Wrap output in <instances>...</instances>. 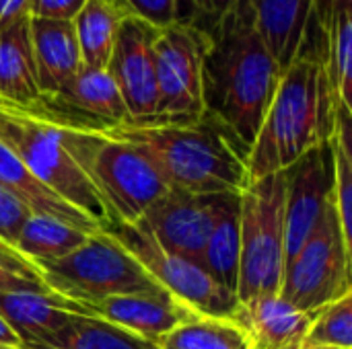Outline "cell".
<instances>
[{
  "instance_id": "6da1fadb",
  "label": "cell",
  "mask_w": 352,
  "mask_h": 349,
  "mask_svg": "<svg viewBox=\"0 0 352 349\" xmlns=\"http://www.w3.org/2000/svg\"><path fill=\"white\" fill-rule=\"evenodd\" d=\"M283 70L260 37L250 0H241L208 35L202 58V105L248 160Z\"/></svg>"
},
{
  "instance_id": "7a4b0ae2",
  "label": "cell",
  "mask_w": 352,
  "mask_h": 349,
  "mask_svg": "<svg viewBox=\"0 0 352 349\" xmlns=\"http://www.w3.org/2000/svg\"><path fill=\"white\" fill-rule=\"evenodd\" d=\"M340 109L324 72L322 49L303 43L299 56L283 72L248 154L250 181L283 173L311 148L328 144Z\"/></svg>"
},
{
  "instance_id": "3957f363",
  "label": "cell",
  "mask_w": 352,
  "mask_h": 349,
  "mask_svg": "<svg viewBox=\"0 0 352 349\" xmlns=\"http://www.w3.org/2000/svg\"><path fill=\"white\" fill-rule=\"evenodd\" d=\"M107 134L134 144L173 191L241 193L250 183L245 156L206 113L190 121L126 123Z\"/></svg>"
},
{
  "instance_id": "277c9868",
  "label": "cell",
  "mask_w": 352,
  "mask_h": 349,
  "mask_svg": "<svg viewBox=\"0 0 352 349\" xmlns=\"http://www.w3.org/2000/svg\"><path fill=\"white\" fill-rule=\"evenodd\" d=\"M97 134L70 128L39 103L14 105L0 99V142L56 195L109 230L107 210L87 173V158Z\"/></svg>"
},
{
  "instance_id": "5b68a950",
  "label": "cell",
  "mask_w": 352,
  "mask_h": 349,
  "mask_svg": "<svg viewBox=\"0 0 352 349\" xmlns=\"http://www.w3.org/2000/svg\"><path fill=\"white\" fill-rule=\"evenodd\" d=\"M35 269L52 292L89 306L111 296L163 290L109 230L93 232L76 251L35 263Z\"/></svg>"
},
{
  "instance_id": "8992f818",
  "label": "cell",
  "mask_w": 352,
  "mask_h": 349,
  "mask_svg": "<svg viewBox=\"0 0 352 349\" xmlns=\"http://www.w3.org/2000/svg\"><path fill=\"white\" fill-rule=\"evenodd\" d=\"M241 197V257L237 298L241 304L278 296L285 253V171L250 181Z\"/></svg>"
},
{
  "instance_id": "52a82bcc",
  "label": "cell",
  "mask_w": 352,
  "mask_h": 349,
  "mask_svg": "<svg viewBox=\"0 0 352 349\" xmlns=\"http://www.w3.org/2000/svg\"><path fill=\"white\" fill-rule=\"evenodd\" d=\"M352 245L344 239L330 202L324 220L301 251L285 265L278 296L303 313L316 315L352 292Z\"/></svg>"
},
{
  "instance_id": "ba28073f",
  "label": "cell",
  "mask_w": 352,
  "mask_h": 349,
  "mask_svg": "<svg viewBox=\"0 0 352 349\" xmlns=\"http://www.w3.org/2000/svg\"><path fill=\"white\" fill-rule=\"evenodd\" d=\"M87 173L107 210L111 228L138 222L169 191L153 163L134 144L111 134H97Z\"/></svg>"
},
{
  "instance_id": "9c48e42d",
  "label": "cell",
  "mask_w": 352,
  "mask_h": 349,
  "mask_svg": "<svg viewBox=\"0 0 352 349\" xmlns=\"http://www.w3.org/2000/svg\"><path fill=\"white\" fill-rule=\"evenodd\" d=\"M109 232L165 292L186 304L194 315L223 319L237 317L241 309L239 298L219 286L200 263L165 251L140 220L134 224L113 226Z\"/></svg>"
},
{
  "instance_id": "30bf717a",
  "label": "cell",
  "mask_w": 352,
  "mask_h": 349,
  "mask_svg": "<svg viewBox=\"0 0 352 349\" xmlns=\"http://www.w3.org/2000/svg\"><path fill=\"white\" fill-rule=\"evenodd\" d=\"M208 35L173 23L159 31L155 41L157 117L155 121H190L204 113L202 58Z\"/></svg>"
},
{
  "instance_id": "8fae6325",
  "label": "cell",
  "mask_w": 352,
  "mask_h": 349,
  "mask_svg": "<svg viewBox=\"0 0 352 349\" xmlns=\"http://www.w3.org/2000/svg\"><path fill=\"white\" fill-rule=\"evenodd\" d=\"M161 29L126 14L120 23L107 72L128 111V123H151L157 117L155 41Z\"/></svg>"
},
{
  "instance_id": "7c38bea8",
  "label": "cell",
  "mask_w": 352,
  "mask_h": 349,
  "mask_svg": "<svg viewBox=\"0 0 352 349\" xmlns=\"http://www.w3.org/2000/svg\"><path fill=\"white\" fill-rule=\"evenodd\" d=\"M332 202V144L305 152L285 171L287 263L316 232ZM285 263V265H287Z\"/></svg>"
},
{
  "instance_id": "4fadbf2b",
  "label": "cell",
  "mask_w": 352,
  "mask_h": 349,
  "mask_svg": "<svg viewBox=\"0 0 352 349\" xmlns=\"http://www.w3.org/2000/svg\"><path fill=\"white\" fill-rule=\"evenodd\" d=\"M39 105L58 121L95 134H107L126 125L128 111L107 70L80 66L78 72Z\"/></svg>"
},
{
  "instance_id": "5bb4252c",
  "label": "cell",
  "mask_w": 352,
  "mask_h": 349,
  "mask_svg": "<svg viewBox=\"0 0 352 349\" xmlns=\"http://www.w3.org/2000/svg\"><path fill=\"white\" fill-rule=\"evenodd\" d=\"M219 195H194L169 189L148 208L140 222L165 251L202 265Z\"/></svg>"
},
{
  "instance_id": "9a60e30c",
  "label": "cell",
  "mask_w": 352,
  "mask_h": 349,
  "mask_svg": "<svg viewBox=\"0 0 352 349\" xmlns=\"http://www.w3.org/2000/svg\"><path fill=\"white\" fill-rule=\"evenodd\" d=\"M0 317L21 337L23 346H35L58 333L72 317H97L89 304L64 298L50 288L0 292Z\"/></svg>"
},
{
  "instance_id": "2e32d148",
  "label": "cell",
  "mask_w": 352,
  "mask_h": 349,
  "mask_svg": "<svg viewBox=\"0 0 352 349\" xmlns=\"http://www.w3.org/2000/svg\"><path fill=\"white\" fill-rule=\"evenodd\" d=\"M93 313L146 341L157 344L177 325L196 317L186 304L165 290L111 296L91 304Z\"/></svg>"
},
{
  "instance_id": "e0dca14e",
  "label": "cell",
  "mask_w": 352,
  "mask_h": 349,
  "mask_svg": "<svg viewBox=\"0 0 352 349\" xmlns=\"http://www.w3.org/2000/svg\"><path fill=\"white\" fill-rule=\"evenodd\" d=\"M29 33L41 97L60 91L82 66L72 21L29 16Z\"/></svg>"
},
{
  "instance_id": "ac0fdd59",
  "label": "cell",
  "mask_w": 352,
  "mask_h": 349,
  "mask_svg": "<svg viewBox=\"0 0 352 349\" xmlns=\"http://www.w3.org/2000/svg\"><path fill=\"white\" fill-rule=\"evenodd\" d=\"M316 315L297 311L280 296H262L241 304L237 321L254 349H301Z\"/></svg>"
},
{
  "instance_id": "d6986e66",
  "label": "cell",
  "mask_w": 352,
  "mask_h": 349,
  "mask_svg": "<svg viewBox=\"0 0 352 349\" xmlns=\"http://www.w3.org/2000/svg\"><path fill=\"white\" fill-rule=\"evenodd\" d=\"M311 6L314 0H250L254 25L283 72L309 35Z\"/></svg>"
},
{
  "instance_id": "ffe728a7",
  "label": "cell",
  "mask_w": 352,
  "mask_h": 349,
  "mask_svg": "<svg viewBox=\"0 0 352 349\" xmlns=\"http://www.w3.org/2000/svg\"><path fill=\"white\" fill-rule=\"evenodd\" d=\"M0 189L14 195L33 214L56 218L60 222H66V224L76 226L87 232L103 230L91 218H87L82 212H78L68 202H64L60 195H56L45 183H41L23 165V160L2 142H0Z\"/></svg>"
},
{
  "instance_id": "44dd1931",
  "label": "cell",
  "mask_w": 352,
  "mask_h": 349,
  "mask_svg": "<svg viewBox=\"0 0 352 349\" xmlns=\"http://www.w3.org/2000/svg\"><path fill=\"white\" fill-rule=\"evenodd\" d=\"M241 197L239 193H221L214 222L202 253V267L206 274L237 296L239 257H241Z\"/></svg>"
},
{
  "instance_id": "7402d4cb",
  "label": "cell",
  "mask_w": 352,
  "mask_h": 349,
  "mask_svg": "<svg viewBox=\"0 0 352 349\" xmlns=\"http://www.w3.org/2000/svg\"><path fill=\"white\" fill-rule=\"evenodd\" d=\"M0 99L23 107L35 105L41 99L29 16L0 31Z\"/></svg>"
},
{
  "instance_id": "603a6c76",
  "label": "cell",
  "mask_w": 352,
  "mask_h": 349,
  "mask_svg": "<svg viewBox=\"0 0 352 349\" xmlns=\"http://www.w3.org/2000/svg\"><path fill=\"white\" fill-rule=\"evenodd\" d=\"M31 349H157L146 341L101 317H72L58 333L45 337Z\"/></svg>"
},
{
  "instance_id": "cb8c5ba5",
  "label": "cell",
  "mask_w": 352,
  "mask_h": 349,
  "mask_svg": "<svg viewBox=\"0 0 352 349\" xmlns=\"http://www.w3.org/2000/svg\"><path fill=\"white\" fill-rule=\"evenodd\" d=\"M126 12L105 0H87L74 16V33L82 66L105 70L113 51L116 35Z\"/></svg>"
},
{
  "instance_id": "d4e9b609",
  "label": "cell",
  "mask_w": 352,
  "mask_h": 349,
  "mask_svg": "<svg viewBox=\"0 0 352 349\" xmlns=\"http://www.w3.org/2000/svg\"><path fill=\"white\" fill-rule=\"evenodd\" d=\"M91 234L93 232L80 230L56 218L31 214L25 226L21 228V232L16 234L12 247L21 257H25L29 263L35 265L41 261H54L66 257L68 253L82 247Z\"/></svg>"
},
{
  "instance_id": "484cf974",
  "label": "cell",
  "mask_w": 352,
  "mask_h": 349,
  "mask_svg": "<svg viewBox=\"0 0 352 349\" xmlns=\"http://www.w3.org/2000/svg\"><path fill=\"white\" fill-rule=\"evenodd\" d=\"M157 349H254L237 317H192L157 341Z\"/></svg>"
},
{
  "instance_id": "4316f807",
  "label": "cell",
  "mask_w": 352,
  "mask_h": 349,
  "mask_svg": "<svg viewBox=\"0 0 352 349\" xmlns=\"http://www.w3.org/2000/svg\"><path fill=\"white\" fill-rule=\"evenodd\" d=\"M322 64L334 101L352 113V10L342 12L324 35Z\"/></svg>"
},
{
  "instance_id": "83f0119b",
  "label": "cell",
  "mask_w": 352,
  "mask_h": 349,
  "mask_svg": "<svg viewBox=\"0 0 352 349\" xmlns=\"http://www.w3.org/2000/svg\"><path fill=\"white\" fill-rule=\"evenodd\" d=\"M303 348L352 349V292L316 313Z\"/></svg>"
},
{
  "instance_id": "f1b7e54d",
  "label": "cell",
  "mask_w": 352,
  "mask_h": 349,
  "mask_svg": "<svg viewBox=\"0 0 352 349\" xmlns=\"http://www.w3.org/2000/svg\"><path fill=\"white\" fill-rule=\"evenodd\" d=\"M239 2L241 0H175V23L210 35Z\"/></svg>"
},
{
  "instance_id": "f546056e",
  "label": "cell",
  "mask_w": 352,
  "mask_h": 349,
  "mask_svg": "<svg viewBox=\"0 0 352 349\" xmlns=\"http://www.w3.org/2000/svg\"><path fill=\"white\" fill-rule=\"evenodd\" d=\"M47 288L35 265L21 257L12 245L0 241V292H19V290H43Z\"/></svg>"
},
{
  "instance_id": "4dcf8cb0",
  "label": "cell",
  "mask_w": 352,
  "mask_h": 349,
  "mask_svg": "<svg viewBox=\"0 0 352 349\" xmlns=\"http://www.w3.org/2000/svg\"><path fill=\"white\" fill-rule=\"evenodd\" d=\"M126 14L148 23L155 29H165L175 23V0H122Z\"/></svg>"
},
{
  "instance_id": "1f68e13d",
  "label": "cell",
  "mask_w": 352,
  "mask_h": 349,
  "mask_svg": "<svg viewBox=\"0 0 352 349\" xmlns=\"http://www.w3.org/2000/svg\"><path fill=\"white\" fill-rule=\"evenodd\" d=\"M33 212L8 191L0 189V241L12 245Z\"/></svg>"
},
{
  "instance_id": "d6a6232c",
  "label": "cell",
  "mask_w": 352,
  "mask_h": 349,
  "mask_svg": "<svg viewBox=\"0 0 352 349\" xmlns=\"http://www.w3.org/2000/svg\"><path fill=\"white\" fill-rule=\"evenodd\" d=\"M349 10H352V0H314L309 29L314 27L316 33L324 37L334 27L336 19Z\"/></svg>"
},
{
  "instance_id": "836d02e7",
  "label": "cell",
  "mask_w": 352,
  "mask_h": 349,
  "mask_svg": "<svg viewBox=\"0 0 352 349\" xmlns=\"http://www.w3.org/2000/svg\"><path fill=\"white\" fill-rule=\"evenodd\" d=\"M87 0H31L29 16L50 21H74Z\"/></svg>"
},
{
  "instance_id": "e575fe53",
  "label": "cell",
  "mask_w": 352,
  "mask_h": 349,
  "mask_svg": "<svg viewBox=\"0 0 352 349\" xmlns=\"http://www.w3.org/2000/svg\"><path fill=\"white\" fill-rule=\"evenodd\" d=\"M31 10V0H0V31L12 23L27 19Z\"/></svg>"
},
{
  "instance_id": "d590c367",
  "label": "cell",
  "mask_w": 352,
  "mask_h": 349,
  "mask_svg": "<svg viewBox=\"0 0 352 349\" xmlns=\"http://www.w3.org/2000/svg\"><path fill=\"white\" fill-rule=\"evenodd\" d=\"M23 346L21 337L12 331V327L0 317V348L6 349H19Z\"/></svg>"
},
{
  "instance_id": "8d00e7d4",
  "label": "cell",
  "mask_w": 352,
  "mask_h": 349,
  "mask_svg": "<svg viewBox=\"0 0 352 349\" xmlns=\"http://www.w3.org/2000/svg\"><path fill=\"white\" fill-rule=\"evenodd\" d=\"M105 2H109V4H113L116 8H120L122 12H126V8H124V2H122V0H105Z\"/></svg>"
},
{
  "instance_id": "74e56055",
  "label": "cell",
  "mask_w": 352,
  "mask_h": 349,
  "mask_svg": "<svg viewBox=\"0 0 352 349\" xmlns=\"http://www.w3.org/2000/svg\"><path fill=\"white\" fill-rule=\"evenodd\" d=\"M301 349H336V348H301Z\"/></svg>"
},
{
  "instance_id": "f35d334b",
  "label": "cell",
  "mask_w": 352,
  "mask_h": 349,
  "mask_svg": "<svg viewBox=\"0 0 352 349\" xmlns=\"http://www.w3.org/2000/svg\"><path fill=\"white\" fill-rule=\"evenodd\" d=\"M19 349H31V348H25V346H21V348H19Z\"/></svg>"
},
{
  "instance_id": "ab89813d",
  "label": "cell",
  "mask_w": 352,
  "mask_h": 349,
  "mask_svg": "<svg viewBox=\"0 0 352 349\" xmlns=\"http://www.w3.org/2000/svg\"><path fill=\"white\" fill-rule=\"evenodd\" d=\"M0 349H6V348H0Z\"/></svg>"
}]
</instances>
